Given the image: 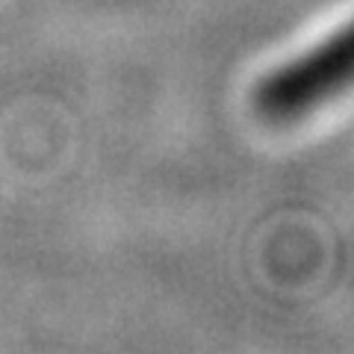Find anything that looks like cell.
<instances>
[{
    "mask_svg": "<svg viewBox=\"0 0 354 354\" xmlns=\"http://www.w3.org/2000/svg\"><path fill=\"white\" fill-rule=\"evenodd\" d=\"M348 88L351 27L342 21L266 71L251 88V106L266 124L295 127L346 101Z\"/></svg>",
    "mask_w": 354,
    "mask_h": 354,
    "instance_id": "cell-1",
    "label": "cell"
}]
</instances>
